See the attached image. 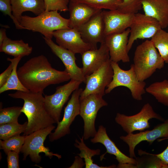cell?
<instances>
[{
    "label": "cell",
    "instance_id": "cell-1",
    "mask_svg": "<svg viewBox=\"0 0 168 168\" xmlns=\"http://www.w3.org/2000/svg\"><path fill=\"white\" fill-rule=\"evenodd\" d=\"M19 78L23 86L29 91L43 93L49 86L71 80L65 71L53 68L47 58L43 55L32 58L17 70Z\"/></svg>",
    "mask_w": 168,
    "mask_h": 168
},
{
    "label": "cell",
    "instance_id": "cell-2",
    "mask_svg": "<svg viewBox=\"0 0 168 168\" xmlns=\"http://www.w3.org/2000/svg\"><path fill=\"white\" fill-rule=\"evenodd\" d=\"M43 92L17 91L8 95L13 98L20 99L24 103L21 110L27 119V124L23 136L55 123L46 109Z\"/></svg>",
    "mask_w": 168,
    "mask_h": 168
},
{
    "label": "cell",
    "instance_id": "cell-3",
    "mask_svg": "<svg viewBox=\"0 0 168 168\" xmlns=\"http://www.w3.org/2000/svg\"><path fill=\"white\" fill-rule=\"evenodd\" d=\"M165 61L151 40H147L135 50L133 64L138 79L144 81L157 69L164 67Z\"/></svg>",
    "mask_w": 168,
    "mask_h": 168
},
{
    "label": "cell",
    "instance_id": "cell-4",
    "mask_svg": "<svg viewBox=\"0 0 168 168\" xmlns=\"http://www.w3.org/2000/svg\"><path fill=\"white\" fill-rule=\"evenodd\" d=\"M20 24L26 29L39 32L51 39L54 31L70 28L69 19L63 17L57 10L45 11L34 17L22 16Z\"/></svg>",
    "mask_w": 168,
    "mask_h": 168
},
{
    "label": "cell",
    "instance_id": "cell-5",
    "mask_svg": "<svg viewBox=\"0 0 168 168\" xmlns=\"http://www.w3.org/2000/svg\"><path fill=\"white\" fill-rule=\"evenodd\" d=\"M111 64L113 71V78L105 90V94L110 93L117 87L124 86L130 90L133 99L142 100V96L146 92V83L138 79L133 64L129 69L124 70L120 68L118 63L111 61Z\"/></svg>",
    "mask_w": 168,
    "mask_h": 168
},
{
    "label": "cell",
    "instance_id": "cell-6",
    "mask_svg": "<svg viewBox=\"0 0 168 168\" xmlns=\"http://www.w3.org/2000/svg\"><path fill=\"white\" fill-rule=\"evenodd\" d=\"M55 128L53 124L25 136V142L21 151L23 154V160H26L29 156L33 162L39 163L41 160V156L40 155V153H44L46 156L50 159L54 156L58 159L61 158V155L50 152L49 148L44 145V142L47 136Z\"/></svg>",
    "mask_w": 168,
    "mask_h": 168
},
{
    "label": "cell",
    "instance_id": "cell-7",
    "mask_svg": "<svg viewBox=\"0 0 168 168\" xmlns=\"http://www.w3.org/2000/svg\"><path fill=\"white\" fill-rule=\"evenodd\" d=\"M103 96L99 94H92L80 100L79 115L84 122L83 136L85 140L93 137L97 132L95 122L97 113L101 108L108 105Z\"/></svg>",
    "mask_w": 168,
    "mask_h": 168
},
{
    "label": "cell",
    "instance_id": "cell-8",
    "mask_svg": "<svg viewBox=\"0 0 168 168\" xmlns=\"http://www.w3.org/2000/svg\"><path fill=\"white\" fill-rule=\"evenodd\" d=\"M154 118L161 121L164 119L154 111L149 103L145 104L138 113L131 116L117 113L115 118L116 122L119 125L127 134L135 131L140 132L150 127L149 120Z\"/></svg>",
    "mask_w": 168,
    "mask_h": 168
},
{
    "label": "cell",
    "instance_id": "cell-9",
    "mask_svg": "<svg viewBox=\"0 0 168 168\" xmlns=\"http://www.w3.org/2000/svg\"><path fill=\"white\" fill-rule=\"evenodd\" d=\"M82 83L71 79L67 83L57 87L54 94L44 95V100L46 109L55 123L60 121L62 110L69 97L75 90L79 88Z\"/></svg>",
    "mask_w": 168,
    "mask_h": 168
},
{
    "label": "cell",
    "instance_id": "cell-10",
    "mask_svg": "<svg viewBox=\"0 0 168 168\" xmlns=\"http://www.w3.org/2000/svg\"><path fill=\"white\" fill-rule=\"evenodd\" d=\"M129 29L127 45L128 52L136 40L151 38L162 28L159 22L155 19L144 14L137 13L134 14Z\"/></svg>",
    "mask_w": 168,
    "mask_h": 168
},
{
    "label": "cell",
    "instance_id": "cell-11",
    "mask_svg": "<svg viewBox=\"0 0 168 168\" xmlns=\"http://www.w3.org/2000/svg\"><path fill=\"white\" fill-rule=\"evenodd\" d=\"M113 75L110 59L99 69L86 77V86L80 95V100L92 94L104 96L105 94V88L111 82Z\"/></svg>",
    "mask_w": 168,
    "mask_h": 168
},
{
    "label": "cell",
    "instance_id": "cell-12",
    "mask_svg": "<svg viewBox=\"0 0 168 168\" xmlns=\"http://www.w3.org/2000/svg\"><path fill=\"white\" fill-rule=\"evenodd\" d=\"M78 88L72 93L71 97L64 109L63 118L58 122L54 132L49 135V141L52 142L57 140L70 133V127L76 117L80 114V96L83 91Z\"/></svg>",
    "mask_w": 168,
    "mask_h": 168
},
{
    "label": "cell",
    "instance_id": "cell-13",
    "mask_svg": "<svg viewBox=\"0 0 168 168\" xmlns=\"http://www.w3.org/2000/svg\"><path fill=\"white\" fill-rule=\"evenodd\" d=\"M168 137V119L155 126L151 130L141 131L136 134H128L120 138L128 146L130 157H136L134 150L136 146L143 141H146L152 144L156 139Z\"/></svg>",
    "mask_w": 168,
    "mask_h": 168
},
{
    "label": "cell",
    "instance_id": "cell-14",
    "mask_svg": "<svg viewBox=\"0 0 168 168\" xmlns=\"http://www.w3.org/2000/svg\"><path fill=\"white\" fill-rule=\"evenodd\" d=\"M77 29L83 40L92 49H97V43L104 42L105 37L102 10Z\"/></svg>",
    "mask_w": 168,
    "mask_h": 168
},
{
    "label": "cell",
    "instance_id": "cell-15",
    "mask_svg": "<svg viewBox=\"0 0 168 168\" xmlns=\"http://www.w3.org/2000/svg\"><path fill=\"white\" fill-rule=\"evenodd\" d=\"M53 36L58 45L75 54L82 55L86 51L92 49L91 45L83 40L76 28L55 31L53 32Z\"/></svg>",
    "mask_w": 168,
    "mask_h": 168
},
{
    "label": "cell",
    "instance_id": "cell-16",
    "mask_svg": "<svg viewBox=\"0 0 168 168\" xmlns=\"http://www.w3.org/2000/svg\"><path fill=\"white\" fill-rule=\"evenodd\" d=\"M43 38L53 53L62 62L65 68V71L70 75L71 79L85 83L86 78L83 74L82 68H79L76 63L75 54L56 44L52 39L44 37Z\"/></svg>",
    "mask_w": 168,
    "mask_h": 168
},
{
    "label": "cell",
    "instance_id": "cell-17",
    "mask_svg": "<svg viewBox=\"0 0 168 168\" xmlns=\"http://www.w3.org/2000/svg\"><path fill=\"white\" fill-rule=\"evenodd\" d=\"M130 33L128 28L123 32L105 36L104 42L109 52L111 61L118 63L130 62L127 45Z\"/></svg>",
    "mask_w": 168,
    "mask_h": 168
},
{
    "label": "cell",
    "instance_id": "cell-18",
    "mask_svg": "<svg viewBox=\"0 0 168 168\" xmlns=\"http://www.w3.org/2000/svg\"><path fill=\"white\" fill-rule=\"evenodd\" d=\"M105 36L121 33L129 28L134 14L123 13L118 10L102 11Z\"/></svg>",
    "mask_w": 168,
    "mask_h": 168
},
{
    "label": "cell",
    "instance_id": "cell-19",
    "mask_svg": "<svg viewBox=\"0 0 168 168\" xmlns=\"http://www.w3.org/2000/svg\"><path fill=\"white\" fill-rule=\"evenodd\" d=\"M81 55L82 69L86 78L110 60L109 50L105 42L100 43L98 49L88 50Z\"/></svg>",
    "mask_w": 168,
    "mask_h": 168
},
{
    "label": "cell",
    "instance_id": "cell-20",
    "mask_svg": "<svg viewBox=\"0 0 168 168\" xmlns=\"http://www.w3.org/2000/svg\"><path fill=\"white\" fill-rule=\"evenodd\" d=\"M93 143H100L105 147L106 151L101 155L100 158V161L104 159L107 153L114 155L119 163H128L136 165L137 161L134 158L129 157L121 152L117 147L114 143L110 138L107 133L105 128L100 125L94 136L91 139Z\"/></svg>",
    "mask_w": 168,
    "mask_h": 168
},
{
    "label": "cell",
    "instance_id": "cell-21",
    "mask_svg": "<svg viewBox=\"0 0 168 168\" xmlns=\"http://www.w3.org/2000/svg\"><path fill=\"white\" fill-rule=\"evenodd\" d=\"M68 8L70 14L69 26L70 28H78L102 10L84 3L70 1Z\"/></svg>",
    "mask_w": 168,
    "mask_h": 168
},
{
    "label": "cell",
    "instance_id": "cell-22",
    "mask_svg": "<svg viewBox=\"0 0 168 168\" xmlns=\"http://www.w3.org/2000/svg\"><path fill=\"white\" fill-rule=\"evenodd\" d=\"M144 14L156 20L162 29L168 26V0H142Z\"/></svg>",
    "mask_w": 168,
    "mask_h": 168
},
{
    "label": "cell",
    "instance_id": "cell-23",
    "mask_svg": "<svg viewBox=\"0 0 168 168\" xmlns=\"http://www.w3.org/2000/svg\"><path fill=\"white\" fill-rule=\"evenodd\" d=\"M13 16L20 23L22 13L30 11L39 15L45 11L44 0H11Z\"/></svg>",
    "mask_w": 168,
    "mask_h": 168
},
{
    "label": "cell",
    "instance_id": "cell-24",
    "mask_svg": "<svg viewBox=\"0 0 168 168\" xmlns=\"http://www.w3.org/2000/svg\"><path fill=\"white\" fill-rule=\"evenodd\" d=\"M32 47L22 40H13L7 37L0 45V52L14 56L23 57L32 52Z\"/></svg>",
    "mask_w": 168,
    "mask_h": 168
},
{
    "label": "cell",
    "instance_id": "cell-25",
    "mask_svg": "<svg viewBox=\"0 0 168 168\" xmlns=\"http://www.w3.org/2000/svg\"><path fill=\"white\" fill-rule=\"evenodd\" d=\"M80 141L77 139L75 140L74 146L78 148L80 152L78 155L81 157L84 158L85 164L86 168H112L116 167L114 165L108 166H100L94 163L92 157L95 155H99L100 150L98 149H91L87 147L84 142L83 136L79 137Z\"/></svg>",
    "mask_w": 168,
    "mask_h": 168
},
{
    "label": "cell",
    "instance_id": "cell-26",
    "mask_svg": "<svg viewBox=\"0 0 168 168\" xmlns=\"http://www.w3.org/2000/svg\"><path fill=\"white\" fill-rule=\"evenodd\" d=\"M22 57H19L13 58H8L7 60L10 62L13 66V69L11 75L6 83L0 87V93L10 90H15L24 92L29 91L22 84L20 80L17 73V67Z\"/></svg>",
    "mask_w": 168,
    "mask_h": 168
},
{
    "label": "cell",
    "instance_id": "cell-27",
    "mask_svg": "<svg viewBox=\"0 0 168 168\" xmlns=\"http://www.w3.org/2000/svg\"><path fill=\"white\" fill-rule=\"evenodd\" d=\"M147 93L153 96L157 101L168 106V80L154 82L146 88Z\"/></svg>",
    "mask_w": 168,
    "mask_h": 168
},
{
    "label": "cell",
    "instance_id": "cell-28",
    "mask_svg": "<svg viewBox=\"0 0 168 168\" xmlns=\"http://www.w3.org/2000/svg\"><path fill=\"white\" fill-rule=\"evenodd\" d=\"M151 40L165 63H168V32L161 29L151 38Z\"/></svg>",
    "mask_w": 168,
    "mask_h": 168
},
{
    "label": "cell",
    "instance_id": "cell-29",
    "mask_svg": "<svg viewBox=\"0 0 168 168\" xmlns=\"http://www.w3.org/2000/svg\"><path fill=\"white\" fill-rule=\"evenodd\" d=\"M27 121L23 124L18 123L6 124L0 125V138L5 140L19 135L25 131Z\"/></svg>",
    "mask_w": 168,
    "mask_h": 168
},
{
    "label": "cell",
    "instance_id": "cell-30",
    "mask_svg": "<svg viewBox=\"0 0 168 168\" xmlns=\"http://www.w3.org/2000/svg\"><path fill=\"white\" fill-rule=\"evenodd\" d=\"M69 1L82 3L94 8L110 10H117L122 2V0H69Z\"/></svg>",
    "mask_w": 168,
    "mask_h": 168
},
{
    "label": "cell",
    "instance_id": "cell-31",
    "mask_svg": "<svg viewBox=\"0 0 168 168\" xmlns=\"http://www.w3.org/2000/svg\"><path fill=\"white\" fill-rule=\"evenodd\" d=\"M25 137V136L19 135L5 140L0 139V149L3 150L6 155L10 151L19 153L24 143Z\"/></svg>",
    "mask_w": 168,
    "mask_h": 168
},
{
    "label": "cell",
    "instance_id": "cell-32",
    "mask_svg": "<svg viewBox=\"0 0 168 168\" xmlns=\"http://www.w3.org/2000/svg\"><path fill=\"white\" fill-rule=\"evenodd\" d=\"M22 107L12 106L0 110V125L18 123V118L22 113Z\"/></svg>",
    "mask_w": 168,
    "mask_h": 168
},
{
    "label": "cell",
    "instance_id": "cell-33",
    "mask_svg": "<svg viewBox=\"0 0 168 168\" xmlns=\"http://www.w3.org/2000/svg\"><path fill=\"white\" fill-rule=\"evenodd\" d=\"M122 2L117 9L125 13L135 14L142 7V0H122Z\"/></svg>",
    "mask_w": 168,
    "mask_h": 168
},
{
    "label": "cell",
    "instance_id": "cell-34",
    "mask_svg": "<svg viewBox=\"0 0 168 168\" xmlns=\"http://www.w3.org/2000/svg\"><path fill=\"white\" fill-rule=\"evenodd\" d=\"M46 11L57 10L65 12L68 10L69 0H44Z\"/></svg>",
    "mask_w": 168,
    "mask_h": 168
},
{
    "label": "cell",
    "instance_id": "cell-35",
    "mask_svg": "<svg viewBox=\"0 0 168 168\" xmlns=\"http://www.w3.org/2000/svg\"><path fill=\"white\" fill-rule=\"evenodd\" d=\"M0 10L4 14L8 15L12 19L16 28L18 29H26L21 26L17 20L12 13V8L11 0H0Z\"/></svg>",
    "mask_w": 168,
    "mask_h": 168
},
{
    "label": "cell",
    "instance_id": "cell-36",
    "mask_svg": "<svg viewBox=\"0 0 168 168\" xmlns=\"http://www.w3.org/2000/svg\"><path fill=\"white\" fill-rule=\"evenodd\" d=\"M19 154L14 151H10L7 155L8 168H19Z\"/></svg>",
    "mask_w": 168,
    "mask_h": 168
},
{
    "label": "cell",
    "instance_id": "cell-37",
    "mask_svg": "<svg viewBox=\"0 0 168 168\" xmlns=\"http://www.w3.org/2000/svg\"><path fill=\"white\" fill-rule=\"evenodd\" d=\"M12 69V64L11 63L7 68L0 74V87L6 83L11 75Z\"/></svg>",
    "mask_w": 168,
    "mask_h": 168
},
{
    "label": "cell",
    "instance_id": "cell-38",
    "mask_svg": "<svg viewBox=\"0 0 168 168\" xmlns=\"http://www.w3.org/2000/svg\"><path fill=\"white\" fill-rule=\"evenodd\" d=\"M166 139H168V137L162 139H158V141L160 142ZM154 154L164 162L168 164V145L166 148L163 152L158 154Z\"/></svg>",
    "mask_w": 168,
    "mask_h": 168
},
{
    "label": "cell",
    "instance_id": "cell-39",
    "mask_svg": "<svg viewBox=\"0 0 168 168\" xmlns=\"http://www.w3.org/2000/svg\"><path fill=\"white\" fill-rule=\"evenodd\" d=\"M82 159V158L78 155L75 156L73 163L69 168H82L84 165H85V162H83Z\"/></svg>",
    "mask_w": 168,
    "mask_h": 168
},
{
    "label": "cell",
    "instance_id": "cell-40",
    "mask_svg": "<svg viewBox=\"0 0 168 168\" xmlns=\"http://www.w3.org/2000/svg\"><path fill=\"white\" fill-rule=\"evenodd\" d=\"M6 30L4 28L0 29V45L2 44L4 40L7 37Z\"/></svg>",
    "mask_w": 168,
    "mask_h": 168
}]
</instances>
